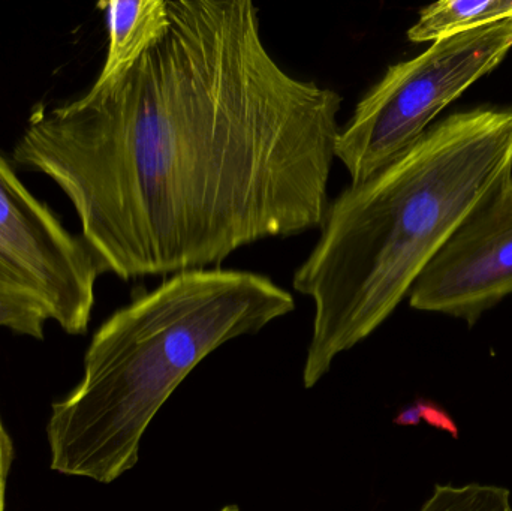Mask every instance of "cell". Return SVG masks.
I'll list each match as a JSON object with an SVG mask.
<instances>
[{
	"label": "cell",
	"mask_w": 512,
	"mask_h": 511,
	"mask_svg": "<svg viewBox=\"0 0 512 511\" xmlns=\"http://www.w3.org/2000/svg\"><path fill=\"white\" fill-rule=\"evenodd\" d=\"M101 263L26 188L0 152V288L38 300L68 335H84Z\"/></svg>",
	"instance_id": "obj_5"
},
{
	"label": "cell",
	"mask_w": 512,
	"mask_h": 511,
	"mask_svg": "<svg viewBox=\"0 0 512 511\" xmlns=\"http://www.w3.org/2000/svg\"><path fill=\"white\" fill-rule=\"evenodd\" d=\"M418 511H512L511 492L495 485H436Z\"/></svg>",
	"instance_id": "obj_9"
},
{
	"label": "cell",
	"mask_w": 512,
	"mask_h": 511,
	"mask_svg": "<svg viewBox=\"0 0 512 511\" xmlns=\"http://www.w3.org/2000/svg\"><path fill=\"white\" fill-rule=\"evenodd\" d=\"M512 48V18L432 42L420 56L390 66L340 128L336 158L364 182L408 152L433 120Z\"/></svg>",
	"instance_id": "obj_4"
},
{
	"label": "cell",
	"mask_w": 512,
	"mask_h": 511,
	"mask_svg": "<svg viewBox=\"0 0 512 511\" xmlns=\"http://www.w3.org/2000/svg\"><path fill=\"white\" fill-rule=\"evenodd\" d=\"M14 459V447L6 429L0 420V511H5L6 482Z\"/></svg>",
	"instance_id": "obj_12"
},
{
	"label": "cell",
	"mask_w": 512,
	"mask_h": 511,
	"mask_svg": "<svg viewBox=\"0 0 512 511\" xmlns=\"http://www.w3.org/2000/svg\"><path fill=\"white\" fill-rule=\"evenodd\" d=\"M48 320L50 317L38 300L21 291L0 288V327L41 341Z\"/></svg>",
	"instance_id": "obj_10"
},
{
	"label": "cell",
	"mask_w": 512,
	"mask_h": 511,
	"mask_svg": "<svg viewBox=\"0 0 512 511\" xmlns=\"http://www.w3.org/2000/svg\"><path fill=\"white\" fill-rule=\"evenodd\" d=\"M512 294V176L496 186L439 249L409 303L474 326Z\"/></svg>",
	"instance_id": "obj_6"
},
{
	"label": "cell",
	"mask_w": 512,
	"mask_h": 511,
	"mask_svg": "<svg viewBox=\"0 0 512 511\" xmlns=\"http://www.w3.org/2000/svg\"><path fill=\"white\" fill-rule=\"evenodd\" d=\"M108 29V51L95 83L116 80L164 36L168 27V0H113L102 2Z\"/></svg>",
	"instance_id": "obj_7"
},
{
	"label": "cell",
	"mask_w": 512,
	"mask_h": 511,
	"mask_svg": "<svg viewBox=\"0 0 512 511\" xmlns=\"http://www.w3.org/2000/svg\"><path fill=\"white\" fill-rule=\"evenodd\" d=\"M168 15L129 71L33 114L12 150L125 281L322 228L331 204L342 96L280 68L251 0H168Z\"/></svg>",
	"instance_id": "obj_1"
},
{
	"label": "cell",
	"mask_w": 512,
	"mask_h": 511,
	"mask_svg": "<svg viewBox=\"0 0 512 511\" xmlns=\"http://www.w3.org/2000/svg\"><path fill=\"white\" fill-rule=\"evenodd\" d=\"M512 176V110L474 108L430 126L415 146L331 201L294 275L315 302L303 384L372 335L466 216Z\"/></svg>",
	"instance_id": "obj_2"
},
{
	"label": "cell",
	"mask_w": 512,
	"mask_h": 511,
	"mask_svg": "<svg viewBox=\"0 0 512 511\" xmlns=\"http://www.w3.org/2000/svg\"><path fill=\"white\" fill-rule=\"evenodd\" d=\"M426 422L427 425L433 426V428L441 429V431L448 432L453 435L454 438L459 437V429H457L456 422L453 417L439 407L433 401H426V399H420L415 402L411 407L406 408L405 411L399 414L394 422L397 425H418V423Z\"/></svg>",
	"instance_id": "obj_11"
},
{
	"label": "cell",
	"mask_w": 512,
	"mask_h": 511,
	"mask_svg": "<svg viewBox=\"0 0 512 511\" xmlns=\"http://www.w3.org/2000/svg\"><path fill=\"white\" fill-rule=\"evenodd\" d=\"M221 511H240L239 507L236 504H231V506L224 507Z\"/></svg>",
	"instance_id": "obj_13"
},
{
	"label": "cell",
	"mask_w": 512,
	"mask_h": 511,
	"mask_svg": "<svg viewBox=\"0 0 512 511\" xmlns=\"http://www.w3.org/2000/svg\"><path fill=\"white\" fill-rule=\"evenodd\" d=\"M294 297L245 270L174 273L114 312L93 335L77 389L47 425L51 470L113 483L174 390L213 351L294 311Z\"/></svg>",
	"instance_id": "obj_3"
},
{
	"label": "cell",
	"mask_w": 512,
	"mask_h": 511,
	"mask_svg": "<svg viewBox=\"0 0 512 511\" xmlns=\"http://www.w3.org/2000/svg\"><path fill=\"white\" fill-rule=\"evenodd\" d=\"M512 18V0H441L420 12L409 41L435 42Z\"/></svg>",
	"instance_id": "obj_8"
}]
</instances>
